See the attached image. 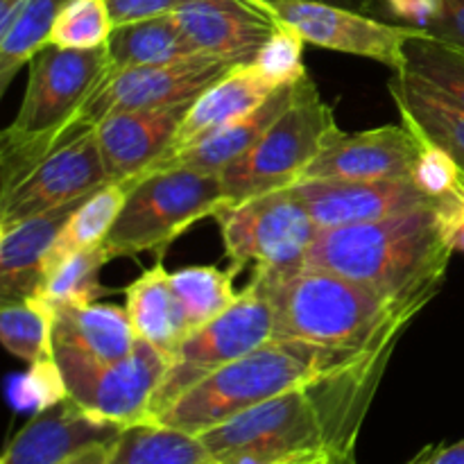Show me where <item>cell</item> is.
I'll list each match as a JSON object with an SVG mask.
<instances>
[{
    "mask_svg": "<svg viewBox=\"0 0 464 464\" xmlns=\"http://www.w3.org/2000/svg\"><path fill=\"white\" fill-rule=\"evenodd\" d=\"M394 347L267 399L198 438L216 464H267L302 453L349 456Z\"/></svg>",
    "mask_w": 464,
    "mask_h": 464,
    "instance_id": "6da1fadb",
    "label": "cell"
},
{
    "mask_svg": "<svg viewBox=\"0 0 464 464\" xmlns=\"http://www.w3.org/2000/svg\"><path fill=\"white\" fill-rule=\"evenodd\" d=\"M451 256L435 208L426 207L388 220L322 229L304 266L356 281L417 317L442 288Z\"/></svg>",
    "mask_w": 464,
    "mask_h": 464,
    "instance_id": "7a4b0ae2",
    "label": "cell"
},
{
    "mask_svg": "<svg viewBox=\"0 0 464 464\" xmlns=\"http://www.w3.org/2000/svg\"><path fill=\"white\" fill-rule=\"evenodd\" d=\"M272 308V338L344 352L397 344L415 315L390 306L365 285L334 272L295 267L254 272Z\"/></svg>",
    "mask_w": 464,
    "mask_h": 464,
    "instance_id": "3957f363",
    "label": "cell"
},
{
    "mask_svg": "<svg viewBox=\"0 0 464 464\" xmlns=\"http://www.w3.org/2000/svg\"><path fill=\"white\" fill-rule=\"evenodd\" d=\"M385 347H392V344H385ZM379 349L344 352V349L320 347V344L297 343V340L270 338L261 347L245 353L243 358L222 367L220 372L190 388L166 412L150 421L202 435L204 430L213 429V426L222 424L267 399H275L288 390L302 388V385L315 383L334 372L362 361Z\"/></svg>",
    "mask_w": 464,
    "mask_h": 464,
    "instance_id": "277c9868",
    "label": "cell"
},
{
    "mask_svg": "<svg viewBox=\"0 0 464 464\" xmlns=\"http://www.w3.org/2000/svg\"><path fill=\"white\" fill-rule=\"evenodd\" d=\"M227 202L220 175L161 168L134 181L127 202L104 240L109 256L163 254L186 229L204 218H213Z\"/></svg>",
    "mask_w": 464,
    "mask_h": 464,
    "instance_id": "5b68a950",
    "label": "cell"
},
{
    "mask_svg": "<svg viewBox=\"0 0 464 464\" xmlns=\"http://www.w3.org/2000/svg\"><path fill=\"white\" fill-rule=\"evenodd\" d=\"M338 131L334 109L306 75L279 121L220 172L227 202L236 204L295 186Z\"/></svg>",
    "mask_w": 464,
    "mask_h": 464,
    "instance_id": "8992f818",
    "label": "cell"
},
{
    "mask_svg": "<svg viewBox=\"0 0 464 464\" xmlns=\"http://www.w3.org/2000/svg\"><path fill=\"white\" fill-rule=\"evenodd\" d=\"M213 220L231 266L254 272L302 267L322 231L293 186L225 204Z\"/></svg>",
    "mask_w": 464,
    "mask_h": 464,
    "instance_id": "52a82bcc",
    "label": "cell"
},
{
    "mask_svg": "<svg viewBox=\"0 0 464 464\" xmlns=\"http://www.w3.org/2000/svg\"><path fill=\"white\" fill-rule=\"evenodd\" d=\"M272 326L275 322L270 302L261 279L254 276L220 317L193 331L177 347L170 367L154 394L148 420H157L190 388L267 343L272 338Z\"/></svg>",
    "mask_w": 464,
    "mask_h": 464,
    "instance_id": "ba28073f",
    "label": "cell"
},
{
    "mask_svg": "<svg viewBox=\"0 0 464 464\" xmlns=\"http://www.w3.org/2000/svg\"><path fill=\"white\" fill-rule=\"evenodd\" d=\"M68 399L95 420L131 426L150 417V406L170 367V356L139 340L130 356L113 362L54 349Z\"/></svg>",
    "mask_w": 464,
    "mask_h": 464,
    "instance_id": "9c48e42d",
    "label": "cell"
},
{
    "mask_svg": "<svg viewBox=\"0 0 464 464\" xmlns=\"http://www.w3.org/2000/svg\"><path fill=\"white\" fill-rule=\"evenodd\" d=\"M27 66L25 95L9 130L18 134L86 131L80 125V113L111 72L109 50L45 45Z\"/></svg>",
    "mask_w": 464,
    "mask_h": 464,
    "instance_id": "30bf717a",
    "label": "cell"
},
{
    "mask_svg": "<svg viewBox=\"0 0 464 464\" xmlns=\"http://www.w3.org/2000/svg\"><path fill=\"white\" fill-rule=\"evenodd\" d=\"M279 21L293 25L306 44L372 59L394 72L406 71V45L426 30L376 21L329 0H270Z\"/></svg>",
    "mask_w": 464,
    "mask_h": 464,
    "instance_id": "8fae6325",
    "label": "cell"
},
{
    "mask_svg": "<svg viewBox=\"0 0 464 464\" xmlns=\"http://www.w3.org/2000/svg\"><path fill=\"white\" fill-rule=\"evenodd\" d=\"M238 63L213 54H195L159 66L111 71L80 113V125L93 130L102 118L130 109L193 102Z\"/></svg>",
    "mask_w": 464,
    "mask_h": 464,
    "instance_id": "7c38bea8",
    "label": "cell"
},
{
    "mask_svg": "<svg viewBox=\"0 0 464 464\" xmlns=\"http://www.w3.org/2000/svg\"><path fill=\"white\" fill-rule=\"evenodd\" d=\"M109 184L95 131H82L50 152L14 188L0 193V225L66 207Z\"/></svg>",
    "mask_w": 464,
    "mask_h": 464,
    "instance_id": "4fadbf2b",
    "label": "cell"
},
{
    "mask_svg": "<svg viewBox=\"0 0 464 464\" xmlns=\"http://www.w3.org/2000/svg\"><path fill=\"white\" fill-rule=\"evenodd\" d=\"M295 193L320 229L388 220L417 208L433 207L412 179L297 181Z\"/></svg>",
    "mask_w": 464,
    "mask_h": 464,
    "instance_id": "5bb4252c",
    "label": "cell"
},
{
    "mask_svg": "<svg viewBox=\"0 0 464 464\" xmlns=\"http://www.w3.org/2000/svg\"><path fill=\"white\" fill-rule=\"evenodd\" d=\"M195 102V100H193ZM193 102L109 113L93 127L109 181L139 179L172 150Z\"/></svg>",
    "mask_w": 464,
    "mask_h": 464,
    "instance_id": "9a60e30c",
    "label": "cell"
},
{
    "mask_svg": "<svg viewBox=\"0 0 464 464\" xmlns=\"http://www.w3.org/2000/svg\"><path fill=\"white\" fill-rule=\"evenodd\" d=\"M417 139L406 125H383L365 131L340 130L299 181L411 179Z\"/></svg>",
    "mask_w": 464,
    "mask_h": 464,
    "instance_id": "2e32d148",
    "label": "cell"
},
{
    "mask_svg": "<svg viewBox=\"0 0 464 464\" xmlns=\"http://www.w3.org/2000/svg\"><path fill=\"white\" fill-rule=\"evenodd\" d=\"M122 426L95 420L72 399L36 411L14 435L0 464H63L77 453L102 442H113Z\"/></svg>",
    "mask_w": 464,
    "mask_h": 464,
    "instance_id": "e0dca14e",
    "label": "cell"
},
{
    "mask_svg": "<svg viewBox=\"0 0 464 464\" xmlns=\"http://www.w3.org/2000/svg\"><path fill=\"white\" fill-rule=\"evenodd\" d=\"M175 18L198 53L234 63H252L281 23L240 0H190Z\"/></svg>",
    "mask_w": 464,
    "mask_h": 464,
    "instance_id": "ac0fdd59",
    "label": "cell"
},
{
    "mask_svg": "<svg viewBox=\"0 0 464 464\" xmlns=\"http://www.w3.org/2000/svg\"><path fill=\"white\" fill-rule=\"evenodd\" d=\"M86 198L25 220L0 225V302L27 299L44 285V261L68 216Z\"/></svg>",
    "mask_w": 464,
    "mask_h": 464,
    "instance_id": "d6986e66",
    "label": "cell"
},
{
    "mask_svg": "<svg viewBox=\"0 0 464 464\" xmlns=\"http://www.w3.org/2000/svg\"><path fill=\"white\" fill-rule=\"evenodd\" d=\"M297 84L281 86L266 102L258 104L256 109L236 118V121L227 122V125L218 127L216 131L195 140V143L186 145V148L175 150L172 154L163 157L152 170H161V168H190V170L220 175L229 163L243 157L279 121L281 113L293 102Z\"/></svg>",
    "mask_w": 464,
    "mask_h": 464,
    "instance_id": "ffe728a7",
    "label": "cell"
},
{
    "mask_svg": "<svg viewBox=\"0 0 464 464\" xmlns=\"http://www.w3.org/2000/svg\"><path fill=\"white\" fill-rule=\"evenodd\" d=\"M125 311L134 326L136 338L154 344L172 358L190 335L181 299L172 285V272L157 263L125 288Z\"/></svg>",
    "mask_w": 464,
    "mask_h": 464,
    "instance_id": "44dd1931",
    "label": "cell"
},
{
    "mask_svg": "<svg viewBox=\"0 0 464 464\" xmlns=\"http://www.w3.org/2000/svg\"><path fill=\"white\" fill-rule=\"evenodd\" d=\"M136 343L139 338L125 308L111 304L54 308V349L113 362L130 356Z\"/></svg>",
    "mask_w": 464,
    "mask_h": 464,
    "instance_id": "7402d4cb",
    "label": "cell"
},
{
    "mask_svg": "<svg viewBox=\"0 0 464 464\" xmlns=\"http://www.w3.org/2000/svg\"><path fill=\"white\" fill-rule=\"evenodd\" d=\"M275 91L276 89H272L258 77L252 63H238L190 104L188 113H186L179 131H177L175 145L168 154L204 139L218 127L227 125L236 118L245 116L261 102H266Z\"/></svg>",
    "mask_w": 464,
    "mask_h": 464,
    "instance_id": "603a6c76",
    "label": "cell"
},
{
    "mask_svg": "<svg viewBox=\"0 0 464 464\" xmlns=\"http://www.w3.org/2000/svg\"><path fill=\"white\" fill-rule=\"evenodd\" d=\"M390 95L397 104L399 116L415 122L464 170V107L411 72H394L390 80Z\"/></svg>",
    "mask_w": 464,
    "mask_h": 464,
    "instance_id": "cb8c5ba5",
    "label": "cell"
},
{
    "mask_svg": "<svg viewBox=\"0 0 464 464\" xmlns=\"http://www.w3.org/2000/svg\"><path fill=\"white\" fill-rule=\"evenodd\" d=\"M107 50L111 71L159 66L202 54L184 34L175 14L118 25L109 39Z\"/></svg>",
    "mask_w": 464,
    "mask_h": 464,
    "instance_id": "d4e9b609",
    "label": "cell"
},
{
    "mask_svg": "<svg viewBox=\"0 0 464 464\" xmlns=\"http://www.w3.org/2000/svg\"><path fill=\"white\" fill-rule=\"evenodd\" d=\"M134 181L136 179L109 181L107 186L89 195L68 216L66 225L62 227V231L54 238L53 247H50L48 256L44 261V279L63 258L104 245L107 236L111 234L113 225H116L118 216H121L122 207H125L127 195H130Z\"/></svg>",
    "mask_w": 464,
    "mask_h": 464,
    "instance_id": "484cf974",
    "label": "cell"
},
{
    "mask_svg": "<svg viewBox=\"0 0 464 464\" xmlns=\"http://www.w3.org/2000/svg\"><path fill=\"white\" fill-rule=\"evenodd\" d=\"M107 464H216V460L198 435L145 420L121 430Z\"/></svg>",
    "mask_w": 464,
    "mask_h": 464,
    "instance_id": "4316f807",
    "label": "cell"
},
{
    "mask_svg": "<svg viewBox=\"0 0 464 464\" xmlns=\"http://www.w3.org/2000/svg\"><path fill=\"white\" fill-rule=\"evenodd\" d=\"M0 340L27 365L54 358V306L39 295L0 302Z\"/></svg>",
    "mask_w": 464,
    "mask_h": 464,
    "instance_id": "83f0119b",
    "label": "cell"
},
{
    "mask_svg": "<svg viewBox=\"0 0 464 464\" xmlns=\"http://www.w3.org/2000/svg\"><path fill=\"white\" fill-rule=\"evenodd\" d=\"M68 0H27L14 21L0 32V93L39 50L48 45L54 18Z\"/></svg>",
    "mask_w": 464,
    "mask_h": 464,
    "instance_id": "f1b7e54d",
    "label": "cell"
},
{
    "mask_svg": "<svg viewBox=\"0 0 464 464\" xmlns=\"http://www.w3.org/2000/svg\"><path fill=\"white\" fill-rule=\"evenodd\" d=\"M238 267L220 270L216 266H190L172 272V285L181 299L188 320L190 334L220 317L238 299L234 279Z\"/></svg>",
    "mask_w": 464,
    "mask_h": 464,
    "instance_id": "f546056e",
    "label": "cell"
},
{
    "mask_svg": "<svg viewBox=\"0 0 464 464\" xmlns=\"http://www.w3.org/2000/svg\"><path fill=\"white\" fill-rule=\"evenodd\" d=\"M109 261L111 256L104 245L63 258L45 275L39 297L53 304L54 308L95 304L104 295L102 284H100V270Z\"/></svg>",
    "mask_w": 464,
    "mask_h": 464,
    "instance_id": "4dcf8cb0",
    "label": "cell"
},
{
    "mask_svg": "<svg viewBox=\"0 0 464 464\" xmlns=\"http://www.w3.org/2000/svg\"><path fill=\"white\" fill-rule=\"evenodd\" d=\"M464 107V48L430 32L406 45V71Z\"/></svg>",
    "mask_w": 464,
    "mask_h": 464,
    "instance_id": "1f68e13d",
    "label": "cell"
},
{
    "mask_svg": "<svg viewBox=\"0 0 464 464\" xmlns=\"http://www.w3.org/2000/svg\"><path fill=\"white\" fill-rule=\"evenodd\" d=\"M116 23L107 0H68L54 18L48 45L62 50L107 48Z\"/></svg>",
    "mask_w": 464,
    "mask_h": 464,
    "instance_id": "d6a6232c",
    "label": "cell"
},
{
    "mask_svg": "<svg viewBox=\"0 0 464 464\" xmlns=\"http://www.w3.org/2000/svg\"><path fill=\"white\" fill-rule=\"evenodd\" d=\"M304 45L306 39L293 25L281 21L252 59L254 71L272 89L297 84L308 75L304 66Z\"/></svg>",
    "mask_w": 464,
    "mask_h": 464,
    "instance_id": "836d02e7",
    "label": "cell"
},
{
    "mask_svg": "<svg viewBox=\"0 0 464 464\" xmlns=\"http://www.w3.org/2000/svg\"><path fill=\"white\" fill-rule=\"evenodd\" d=\"M403 125L415 134L417 139V159L412 166V184L421 190L433 204L438 199L451 195L462 184L464 170L460 163L451 157L444 148H440L435 140H430L415 122L403 121Z\"/></svg>",
    "mask_w": 464,
    "mask_h": 464,
    "instance_id": "e575fe53",
    "label": "cell"
},
{
    "mask_svg": "<svg viewBox=\"0 0 464 464\" xmlns=\"http://www.w3.org/2000/svg\"><path fill=\"white\" fill-rule=\"evenodd\" d=\"M21 392L23 397L34 403L36 411H44V408L66 399V383H63L57 358H48V361L30 365V372L21 385Z\"/></svg>",
    "mask_w": 464,
    "mask_h": 464,
    "instance_id": "d590c367",
    "label": "cell"
},
{
    "mask_svg": "<svg viewBox=\"0 0 464 464\" xmlns=\"http://www.w3.org/2000/svg\"><path fill=\"white\" fill-rule=\"evenodd\" d=\"M440 234L453 254H464V179L447 198L433 204Z\"/></svg>",
    "mask_w": 464,
    "mask_h": 464,
    "instance_id": "8d00e7d4",
    "label": "cell"
},
{
    "mask_svg": "<svg viewBox=\"0 0 464 464\" xmlns=\"http://www.w3.org/2000/svg\"><path fill=\"white\" fill-rule=\"evenodd\" d=\"M188 3L190 0H107L116 27L145 21V18L168 16V14H175L177 9Z\"/></svg>",
    "mask_w": 464,
    "mask_h": 464,
    "instance_id": "74e56055",
    "label": "cell"
},
{
    "mask_svg": "<svg viewBox=\"0 0 464 464\" xmlns=\"http://www.w3.org/2000/svg\"><path fill=\"white\" fill-rule=\"evenodd\" d=\"M426 32L464 48V0H435Z\"/></svg>",
    "mask_w": 464,
    "mask_h": 464,
    "instance_id": "f35d334b",
    "label": "cell"
},
{
    "mask_svg": "<svg viewBox=\"0 0 464 464\" xmlns=\"http://www.w3.org/2000/svg\"><path fill=\"white\" fill-rule=\"evenodd\" d=\"M408 464H464V440L449 447H429Z\"/></svg>",
    "mask_w": 464,
    "mask_h": 464,
    "instance_id": "ab89813d",
    "label": "cell"
},
{
    "mask_svg": "<svg viewBox=\"0 0 464 464\" xmlns=\"http://www.w3.org/2000/svg\"><path fill=\"white\" fill-rule=\"evenodd\" d=\"M113 442H116V440H113ZM113 442L95 444V447H91V449H86V451L77 453L75 458H71V460H66L63 464H107Z\"/></svg>",
    "mask_w": 464,
    "mask_h": 464,
    "instance_id": "60d3db41",
    "label": "cell"
},
{
    "mask_svg": "<svg viewBox=\"0 0 464 464\" xmlns=\"http://www.w3.org/2000/svg\"><path fill=\"white\" fill-rule=\"evenodd\" d=\"M331 453H302V456L281 458V460L267 462V464H329Z\"/></svg>",
    "mask_w": 464,
    "mask_h": 464,
    "instance_id": "b9f144b4",
    "label": "cell"
},
{
    "mask_svg": "<svg viewBox=\"0 0 464 464\" xmlns=\"http://www.w3.org/2000/svg\"><path fill=\"white\" fill-rule=\"evenodd\" d=\"M25 3L27 0H0V32L14 21V16L21 12V7Z\"/></svg>",
    "mask_w": 464,
    "mask_h": 464,
    "instance_id": "7bdbcfd3",
    "label": "cell"
},
{
    "mask_svg": "<svg viewBox=\"0 0 464 464\" xmlns=\"http://www.w3.org/2000/svg\"><path fill=\"white\" fill-rule=\"evenodd\" d=\"M240 3H245L247 7L258 9V12L267 14V16H275V14H272V7H270V0H240Z\"/></svg>",
    "mask_w": 464,
    "mask_h": 464,
    "instance_id": "ee69618b",
    "label": "cell"
},
{
    "mask_svg": "<svg viewBox=\"0 0 464 464\" xmlns=\"http://www.w3.org/2000/svg\"><path fill=\"white\" fill-rule=\"evenodd\" d=\"M329 464H356V460H353V453H349V456H334Z\"/></svg>",
    "mask_w": 464,
    "mask_h": 464,
    "instance_id": "f6af8a7d",
    "label": "cell"
},
{
    "mask_svg": "<svg viewBox=\"0 0 464 464\" xmlns=\"http://www.w3.org/2000/svg\"><path fill=\"white\" fill-rule=\"evenodd\" d=\"M329 3H338V5H353V3H358V0H329Z\"/></svg>",
    "mask_w": 464,
    "mask_h": 464,
    "instance_id": "bcb514c9",
    "label": "cell"
}]
</instances>
